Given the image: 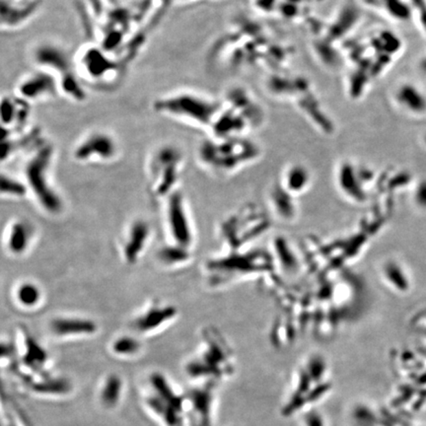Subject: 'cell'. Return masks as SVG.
Masks as SVG:
<instances>
[{
    "mask_svg": "<svg viewBox=\"0 0 426 426\" xmlns=\"http://www.w3.org/2000/svg\"><path fill=\"white\" fill-rule=\"evenodd\" d=\"M403 47L402 40L393 31L380 30L346 49L350 65L346 86L350 98H362L373 81L395 63Z\"/></svg>",
    "mask_w": 426,
    "mask_h": 426,
    "instance_id": "obj_1",
    "label": "cell"
},
{
    "mask_svg": "<svg viewBox=\"0 0 426 426\" xmlns=\"http://www.w3.org/2000/svg\"><path fill=\"white\" fill-rule=\"evenodd\" d=\"M153 108L161 117L210 133L221 101L194 90H177L154 100Z\"/></svg>",
    "mask_w": 426,
    "mask_h": 426,
    "instance_id": "obj_2",
    "label": "cell"
},
{
    "mask_svg": "<svg viewBox=\"0 0 426 426\" xmlns=\"http://www.w3.org/2000/svg\"><path fill=\"white\" fill-rule=\"evenodd\" d=\"M72 56L83 85L100 91L117 87L131 63L117 54L106 52L94 41L79 47Z\"/></svg>",
    "mask_w": 426,
    "mask_h": 426,
    "instance_id": "obj_3",
    "label": "cell"
},
{
    "mask_svg": "<svg viewBox=\"0 0 426 426\" xmlns=\"http://www.w3.org/2000/svg\"><path fill=\"white\" fill-rule=\"evenodd\" d=\"M267 89L276 98L291 99L299 112H302L318 131L328 135L335 131L334 121L328 117L327 110L307 79L276 74L267 80Z\"/></svg>",
    "mask_w": 426,
    "mask_h": 426,
    "instance_id": "obj_4",
    "label": "cell"
},
{
    "mask_svg": "<svg viewBox=\"0 0 426 426\" xmlns=\"http://www.w3.org/2000/svg\"><path fill=\"white\" fill-rule=\"evenodd\" d=\"M36 69L44 70L54 77L60 88V96L74 103L87 99L86 87L77 74L74 56L53 44H43L34 52Z\"/></svg>",
    "mask_w": 426,
    "mask_h": 426,
    "instance_id": "obj_5",
    "label": "cell"
},
{
    "mask_svg": "<svg viewBox=\"0 0 426 426\" xmlns=\"http://www.w3.org/2000/svg\"><path fill=\"white\" fill-rule=\"evenodd\" d=\"M144 409L162 426H185V394L179 393L162 372L148 378V388L142 396Z\"/></svg>",
    "mask_w": 426,
    "mask_h": 426,
    "instance_id": "obj_6",
    "label": "cell"
},
{
    "mask_svg": "<svg viewBox=\"0 0 426 426\" xmlns=\"http://www.w3.org/2000/svg\"><path fill=\"white\" fill-rule=\"evenodd\" d=\"M260 147L247 135L234 137L206 138L199 145V159L212 169L229 171L238 167L241 161L254 159Z\"/></svg>",
    "mask_w": 426,
    "mask_h": 426,
    "instance_id": "obj_7",
    "label": "cell"
},
{
    "mask_svg": "<svg viewBox=\"0 0 426 426\" xmlns=\"http://www.w3.org/2000/svg\"><path fill=\"white\" fill-rule=\"evenodd\" d=\"M53 144L45 140L29 154L25 165V181L27 187L35 194L40 205L51 213L61 210V201L49 183V168L54 158Z\"/></svg>",
    "mask_w": 426,
    "mask_h": 426,
    "instance_id": "obj_8",
    "label": "cell"
},
{
    "mask_svg": "<svg viewBox=\"0 0 426 426\" xmlns=\"http://www.w3.org/2000/svg\"><path fill=\"white\" fill-rule=\"evenodd\" d=\"M182 165V153L173 145H163L153 153L149 162V173L157 196H164L175 188Z\"/></svg>",
    "mask_w": 426,
    "mask_h": 426,
    "instance_id": "obj_9",
    "label": "cell"
},
{
    "mask_svg": "<svg viewBox=\"0 0 426 426\" xmlns=\"http://www.w3.org/2000/svg\"><path fill=\"white\" fill-rule=\"evenodd\" d=\"M119 154V142L109 131H89L74 149V159L80 163L110 162Z\"/></svg>",
    "mask_w": 426,
    "mask_h": 426,
    "instance_id": "obj_10",
    "label": "cell"
},
{
    "mask_svg": "<svg viewBox=\"0 0 426 426\" xmlns=\"http://www.w3.org/2000/svg\"><path fill=\"white\" fill-rule=\"evenodd\" d=\"M14 93L31 106L47 103L60 96V88L54 77L38 69L20 79Z\"/></svg>",
    "mask_w": 426,
    "mask_h": 426,
    "instance_id": "obj_11",
    "label": "cell"
},
{
    "mask_svg": "<svg viewBox=\"0 0 426 426\" xmlns=\"http://www.w3.org/2000/svg\"><path fill=\"white\" fill-rule=\"evenodd\" d=\"M32 108L33 106L15 93L3 95L1 100L2 137L22 133L31 128L33 126Z\"/></svg>",
    "mask_w": 426,
    "mask_h": 426,
    "instance_id": "obj_12",
    "label": "cell"
},
{
    "mask_svg": "<svg viewBox=\"0 0 426 426\" xmlns=\"http://www.w3.org/2000/svg\"><path fill=\"white\" fill-rule=\"evenodd\" d=\"M42 0H1L2 31L23 28L40 10Z\"/></svg>",
    "mask_w": 426,
    "mask_h": 426,
    "instance_id": "obj_13",
    "label": "cell"
},
{
    "mask_svg": "<svg viewBox=\"0 0 426 426\" xmlns=\"http://www.w3.org/2000/svg\"><path fill=\"white\" fill-rule=\"evenodd\" d=\"M20 368L33 376L49 374V357L47 351L29 334L22 330L21 348L18 350Z\"/></svg>",
    "mask_w": 426,
    "mask_h": 426,
    "instance_id": "obj_14",
    "label": "cell"
},
{
    "mask_svg": "<svg viewBox=\"0 0 426 426\" xmlns=\"http://www.w3.org/2000/svg\"><path fill=\"white\" fill-rule=\"evenodd\" d=\"M22 388L31 395L43 399H63L74 393V384L69 378L53 376H29L22 383Z\"/></svg>",
    "mask_w": 426,
    "mask_h": 426,
    "instance_id": "obj_15",
    "label": "cell"
},
{
    "mask_svg": "<svg viewBox=\"0 0 426 426\" xmlns=\"http://www.w3.org/2000/svg\"><path fill=\"white\" fill-rule=\"evenodd\" d=\"M222 102L234 108L240 115H244L253 131L260 128L264 124L266 119L264 109L254 95L245 88L240 86L231 88L226 93Z\"/></svg>",
    "mask_w": 426,
    "mask_h": 426,
    "instance_id": "obj_16",
    "label": "cell"
},
{
    "mask_svg": "<svg viewBox=\"0 0 426 426\" xmlns=\"http://www.w3.org/2000/svg\"><path fill=\"white\" fill-rule=\"evenodd\" d=\"M185 394V426H210L212 394L210 387H197Z\"/></svg>",
    "mask_w": 426,
    "mask_h": 426,
    "instance_id": "obj_17",
    "label": "cell"
},
{
    "mask_svg": "<svg viewBox=\"0 0 426 426\" xmlns=\"http://www.w3.org/2000/svg\"><path fill=\"white\" fill-rule=\"evenodd\" d=\"M172 2L173 0H124L138 26L146 34L157 26Z\"/></svg>",
    "mask_w": 426,
    "mask_h": 426,
    "instance_id": "obj_18",
    "label": "cell"
},
{
    "mask_svg": "<svg viewBox=\"0 0 426 426\" xmlns=\"http://www.w3.org/2000/svg\"><path fill=\"white\" fill-rule=\"evenodd\" d=\"M392 100L403 114L414 117L426 115V94L414 83L402 82L396 85L392 93Z\"/></svg>",
    "mask_w": 426,
    "mask_h": 426,
    "instance_id": "obj_19",
    "label": "cell"
},
{
    "mask_svg": "<svg viewBox=\"0 0 426 426\" xmlns=\"http://www.w3.org/2000/svg\"><path fill=\"white\" fill-rule=\"evenodd\" d=\"M46 139L42 130L34 124L28 130L22 131V133L2 137V162L12 159L15 155L20 153H30L34 148Z\"/></svg>",
    "mask_w": 426,
    "mask_h": 426,
    "instance_id": "obj_20",
    "label": "cell"
},
{
    "mask_svg": "<svg viewBox=\"0 0 426 426\" xmlns=\"http://www.w3.org/2000/svg\"><path fill=\"white\" fill-rule=\"evenodd\" d=\"M168 223L170 232L177 245L188 247L192 240L189 221L183 206V197L180 192H174L168 205Z\"/></svg>",
    "mask_w": 426,
    "mask_h": 426,
    "instance_id": "obj_21",
    "label": "cell"
},
{
    "mask_svg": "<svg viewBox=\"0 0 426 426\" xmlns=\"http://www.w3.org/2000/svg\"><path fill=\"white\" fill-rule=\"evenodd\" d=\"M124 381L117 373L106 374L100 382L97 400L102 409L113 412L121 405L124 395Z\"/></svg>",
    "mask_w": 426,
    "mask_h": 426,
    "instance_id": "obj_22",
    "label": "cell"
},
{
    "mask_svg": "<svg viewBox=\"0 0 426 426\" xmlns=\"http://www.w3.org/2000/svg\"><path fill=\"white\" fill-rule=\"evenodd\" d=\"M52 334L60 339L69 337H88L97 332V325L89 319L63 317L52 321Z\"/></svg>",
    "mask_w": 426,
    "mask_h": 426,
    "instance_id": "obj_23",
    "label": "cell"
},
{
    "mask_svg": "<svg viewBox=\"0 0 426 426\" xmlns=\"http://www.w3.org/2000/svg\"><path fill=\"white\" fill-rule=\"evenodd\" d=\"M176 316L177 309L174 306L154 305L144 314L140 315L133 325L140 334H150L166 325L168 322Z\"/></svg>",
    "mask_w": 426,
    "mask_h": 426,
    "instance_id": "obj_24",
    "label": "cell"
},
{
    "mask_svg": "<svg viewBox=\"0 0 426 426\" xmlns=\"http://www.w3.org/2000/svg\"><path fill=\"white\" fill-rule=\"evenodd\" d=\"M149 235H150V228L146 222L137 221L131 225L128 240L124 245V253H122L126 262L131 265L137 262L140 254L144 250Z\"/></svg>",
    "mask_w": 426,
    "mask_h": 426,
    "instance_id": "obj_25",
    "label": "cell"
},
{
    "mask_svg": "<svg viewBox=\"0 0 426 426\" xmlns=\"http://www.w3.org/2000/svg\"><path fill=\"white\" fill-rule=\"evenodd\" d=\"M8 248L15 255L23 254L30 244L32 232L28 224L17 221L11 226L9 231Z\"/></svg>",
    "mask_w": 426,
    "mask_h": 426,
    "instance_id": "obj_26",
    "label": "cell"
},
{
    "mask_svg": "<svg viewBox=\"0 0 426 426\" xmlns=\"http://www.w3.org/2000/svg\"><path fill=\"white\" fill-rule=\"evenodd\" d=\"M379 11L396 22H405L412 19L410 0H381Z\"/></svg>",
    "mask_w": 426,
    "mask_h": 426,
    "instance_id": "obj_27",
    "label": "cell"
},
{
    "mask_svg": "<svg viewBox=\"0 0 426 426\" xmlns=\"http://www.w3.org/2000/svg\"><path fill=\"white\" fill-rule=\"evenodd\" d=\"M142 350V344L135 337L130 335H122L117 337L111 346V351L115 357L131 358L139 355Z\"/></svg>",
    "mask_w": 426,
    "mask_h": 426,
    "instance_id": "obj_28",
    "label": "cell"
},
{
    "mask_svg": "<svg viewBox=\"0 0 426 426\" xmlns=\"http://www.w3.org/2000/svg\"><path fill=\"white\" fill-rule=\"evenodd\" d=\"M18 302L23 307H35L41 300V291L34 283H22L16 292Z\"/></svg>",
    "mask_w": 426,
    "mask_h": 426,
    "instance_id": "obj_29",
    "label": "cell"
},
{
    "mask_svg": "<svg viewBox=\"0 0 426 426\" xmlns=\"http://www.w3.org/2000/svg\"><path fill=\"white\" fill-rule=\"evenodd\" d=\"M28 187L21 181L16 180L12 177L2 174L1 176V192L2 194L21 198L26 194Z\"/></svg>",
    "mask_w": 426,
    "mask_h": 426,
    "instance_id": "obj_30",
    "label": "cell"
},
{
    "mask_svg": "<svg viewBox=\"0 0 426 426\" xmlns=\"http://www.w3.org/2000/svg\"><path fill=\"white\" fill-rule=\"evenodd\" d=\"M160 259L168 265L181 264L183 260L189 259L186 247L180 245H174L172 247H165L160 251Z\"/></svg>",
    "mask_w": 426,
    "mask_h": 426,
    "instance_id": "obj_31",
    "label": "cell"
},
{
    "mask_svg": "<svg viewBox=\"0 0 426 426\" xmlns=\"http://www.w3.org/2000/svg\"><path fill=\"white\" fill-rule=\"evenodd\" d=\"M412 8V18L416 20L419 30L426 37V0H410Z\"/></svg>",
    "mask_w": 426,
    "mask_h": 426,
    "instance_id": "obj_32",
    "label": "cell"
},
{
    "mask_svg": "<svg viewBox=\"0 0 426 426\" xmlns=\"http://www.w3.org/2000/svg\"><path fill=\"white\" fill-rule=\"evenodd\" d=\"M361 2L366 8L370 9H375V10H380V1L381 0H358Z\"/></svg>",
    "mask_w": 426,
    "mask_h": 426,
    "instance_id": "obj_33",
    "label": "cell"
},
{
    "mask_svg": "<svg viewBox=\"0 0 426 426\" xmlns=\"http://www.w3.org/2000/svg\"><path fill=\"white\" fill-rule=\"evenodd\" d=\"M419 70L426 77V54L421 58V63H419Z\"/></svg>",
    "mask_w": 426,
    "mask_h": 426,
    "instance_id": "obj_34",
    "label": "cell"
},
{
    "mask_svg": "<svg viewBox=\"0 0 426 426\" xmlns=\"http://www.w3.org/2000/svg\"><path fill=\"white\" fill-rule=\"evenodd\" d=\"M173 1L181 2V3H190V2H197L199 0H173Z\"/></svg>",
    "mask_w": 426,
    "mask_h": 426,
    "instance_id": "obj_35",
    "label": "cell"
},
{
    "mask_svg": "<svg viewBox=\"0 0 426 426\" xmlns=\"http://www.w3.org/2000/svg\"><path fill=\"white\" fill-rule=\"evenodd\" d=\"M84 2L93 1V0H83Z\"/></svg>",
    "mask_w": 426,
    "mask_h": 426,
    "instance_id": "obj_36",
    "label": "cell"
}]
</instances>
